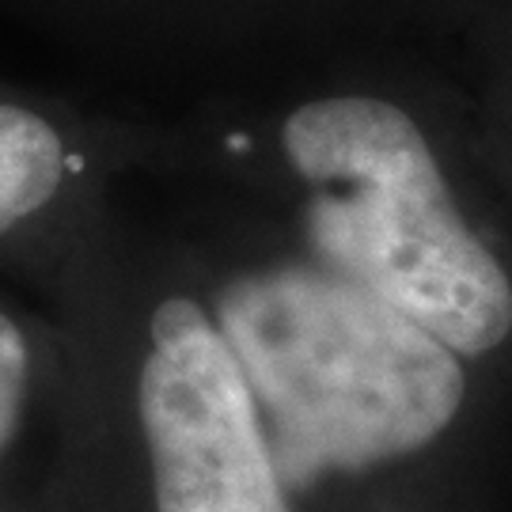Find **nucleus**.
I'll use <instances>...</instances> for the list:
<instances>
[{
    "instance_id": "2",
    "label": "nucleus",
    "mask_w": 512,
    "mask_h": 512,
    "mask_svg": "<svg viewBox=\"0 0 512 512\" xmlns=\"http://www.w3.org/2000/svg\"><path fill=\"white\" fill-rule=\"evenodd\" d=\"M437 50L463 84L482 141L512 186V0H456Z\"/></svg>"
},
{
    "instance_id": "4",
    "label": "nucleus",
    "mask_w": 512,
    "mask_h": 512,
    "mask_svg": "<svg viewBox=\"0 0 512 512\" xmlns=\"http://www.w3.org/2000/svg\"><path fill=\"white\" fill-rule=\"evenodd\" d=\"M31 342L8 311L0 308V456L19 437L31 399Z\"/></svg>"
},
{
    "instance_id": "1",
    "label": "nucleus",
    "mask_w": 512,
    "mask_h": 512,
    "mask_svg": "<svg viewBox=\"0 0 512 512\" xmlns=\"http://www.w3.org/2000/svg\"><path fill=\"white\" fill-rule=\"evenodd\" d=\"M126 330V406L148 512H296L194 274L164 266Z\"/></svg>"
},
{
    "instance_id": "3",
    "label": "nucleus",
    "mask_w": 512,
    "mask_h": 512,
    "mask_svg": "<svg viewBox=\"0 0 512 512\" xmlns=\"http://www.w3.org/2000/svg\"><path fill=\"white\" fill-rule=\"evenodd\" d=\"M84 156L54 118L0 103V239L65 202Z\"/></svg>"
}]
</instances>
